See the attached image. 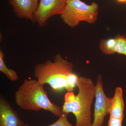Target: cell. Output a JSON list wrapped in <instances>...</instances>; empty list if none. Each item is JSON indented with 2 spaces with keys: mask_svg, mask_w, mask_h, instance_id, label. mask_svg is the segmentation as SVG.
Returning a JSON list of instances; mask_svg holds the SVG:
<instances>
[{
  "mask_svg": "<svg viewBox=\"0 0 126 126\" xmlns=\"http://www.w3.org/2000/svg\"><path fill=\"white\" fill-rule=\"evenodd\" d=\"M116 0L119 3H123L126 4V0Z\"/></svg>",
  "mask_w": 126,
  "mask_h": 126,
  "instance_id": "14",
  "label": "cell"
},
{
  "mask_svg": "<svg viewBox=\"0 0 126 126\" xmlns=\"http://www.w3.org/2000/svg\"><path fill=\"white\" fill-rule=\"evenodd\" d=\"M95 98L94 120L91 126H102L104 118L108 114L111 98L107 96L104 93L101 75L97 78Z\"/></svg>",
  "mask_w": 126,
  "mask_h": 126,
  "instance_id": "6",
  "label": "cell"
},
{
  "mask_svg": "<svg viewBox=\"0 0 126 126\" xmlns=\"http://www.w3.org/2000/svg\"><path fill=\"white\" fill-rule=\"evenodd\" d=\"M124 108L123 90L120 87H117L115 89L114 96L111 98L108 114L112 117L123 120Z\"/></svg>",
  "mask_w": 126,
  "mask_h": 126,
  "instance_id": "10",
  "label": "cell"
},
{
  "mask_svg": "<svg viewBox=\"0 0 126 126\" xmlns=\"http://www.w3.org/2000/svg\"><path fill=\"white\" fill-rule=\"evenodd\" d=\"M9 2L18 18L35 23L34 15L38 7L39 0H9Z\"/></svg>",
  "mask_w": 126,
  "mask_h": 126,
  "instance_id": "7",
  "label": "cell"
},
{
  "mask_svg": "<svg viewBox=\"0 0 126 126\" xmlns=\"http://www.w3.org/2000/svg\"><path fill=\"white\" fill-rule=\"evenodd\" d=\"M24 122L16 111L1 94L0 96V126H23Z\"/></svg>",
  "mask_w": 126,
  "mask_h": 126,
  "instance_id": "8",
  "label": "cell"
},
{
  "mask_svg": "<svg viewBox=\"0 0 126 126\" xmlns=\"http://www.w3.org/2000/svg\"><path fill=\"white\" fill-rule=\"evenodd\" d=\"M100 49L105 54L117 53L126 56V38L118 34L114 38L102 40Z\"/></svg>",
  "mask_w": 126,
  "mask_h": 126,
  "instance_id": "9",
  "label": "cell"
},
{
  "mask_svg": "<svg viewBox=\"0 0 126 126\" xmlns=\"http://www.w3.org/2000/svg\"><path fill=\"white\" fill-rule=\"evenodd\" d=\"M73 64L63 58L60 54L50 60L36 64L34 68V75L40 84H48L53 90L58 92L65 89L73 92L79 77L73 73Z\"/></svg>",
  "mask_w": 126,
  "mask_h": 126,
  "instance_id": "1",
  "label": "cell"
},
{
  "mask_svg": "<svg viewBox=\"0 0 126 126\" xmlns=\"http://www.w3.org/2000/svg\"><path fill=\"white\" fill-rule=\"evenodd\" d=\"M98 9V5L95 2L89 5L81 0H67L60 15L65 24L74 27L81 21L90 24L95 23L97 18Z\"/></svg>",
  "mask_w": 126,
  "mask_h": 126,
  "instance_id": "4",
  "label": "cell"
},
{
  "mask_svg": "<svg viewBox=\"0 0 126 126\" xmlns=\"http://www.w3.org/2000/svg\"><path fill=\"white\" fill-rule=\"evenodd\" d=\"M123 120L118 119L110 116L108 126H122Z\"/></svg>",
  "mask_w": 126,
  "mask_h": 126,
  "instance_id": "13",
  "label": "cell"
},
{
  "mask_svg": "<svg viewBox=\"0 0 126 126\" xmlns=\"http://www.w3.org/2000/svg\"><path fill=\"white\" fill-rule=\"evenodd\" d=\"M77 86L79 90L77 95L73 92L65 94L62 112L74 115L75 126H91V107L95 97L96 84L91 79L81 77Z\"/></svg>",
  "mask_w": 126,
  "mask_h": 126,
  "instance_id": "2",
  "label": "cell"
},
{
  "mask_svg": "<svg viewBox=\"0 0 126 126\" xmlns=\"http://www.w3.org/2000/svg\"><path fill=\"white\" fill-rule=\"evenodd\" d=\"M15 98L16 104L23 110H45L59 117L63 113L62 109L50 101L44 85L36 79L24 80L15 93Z\"/></svg>",
  "mask_w": 126,
  "mask_h": 126,
  "instance_id": "3",
  "label": "cell"
},
{
  "mask_svg": "<svg viewBox=\"0 0 126 126\" xmlns=\"http://www.w3.org/2000/svg\"><path fill=\"white\" fill-rule=\"evenodd\" d=\"M67 0H39L38 7L34 15L35 23L41 27L46 26L53 16L61 15Z\"/></svg>",
  "mask_w": 126,
  "mask_h": 126,
  "instance_id": "5",
  "label": "cell"
},
{
  "mask_svg": "<svg viewBox=\"0 0 126 126\" xmlns=\"http://www.w3.org/2000/svg\"><path fill=\"white\" fill-rule=\"evenodd\" d=\"M4 53L1 50H0V71L6 76L9 80L15 82L19 79L17 73L13 69H9L5 64L4 60Z\"/></svg>",
  "mask_w": 126,
  "mask_h": 126,
  "instance_id": "11",
  "label": "cell"
},
{
  "mask_svg": "<svg viewBox=\"0 0 126 126\" xmlns=\"http://www.w3.org/2000/svg\"><path fill=\"white\" fill-rule=\"evenodd\" d=\"M68 113H63L62 115L58 120H57L53 124H50L49 126H75L72 125L68 121L67 118ZM23 126H31L27 124L24 123Z\"/></svg>",
  "mask_w": 126,
  "mask_h": 126,
  "instance_id": "12",
  "label": "cell"
}]
</instances>
